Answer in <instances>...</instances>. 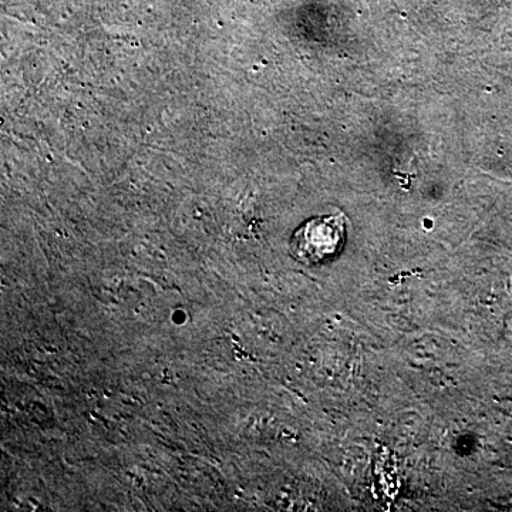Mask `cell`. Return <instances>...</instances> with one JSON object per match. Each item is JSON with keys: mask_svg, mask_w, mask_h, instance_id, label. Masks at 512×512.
Here are the masks:
<instances>
[{"mask_svg": "<svg viewBox=\"0 0 512 512\" xmlns=\"http://www.w3.org/2000/svg\"><path fill=\"white\" fill-rule=\"evenodd\" d=\"M348 221L343 214L313 218L293 234L291 252L305 264H319L338 255L346 239Z\"/></svg>", "mask_w": 512, "mask_h": 512, "instance_id": "1", "label": "cell"}]
</instances>
